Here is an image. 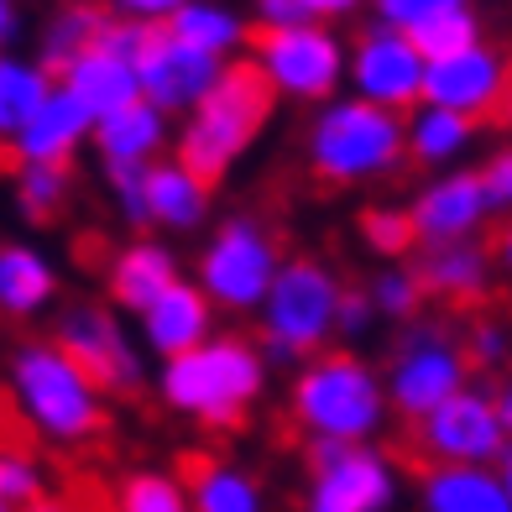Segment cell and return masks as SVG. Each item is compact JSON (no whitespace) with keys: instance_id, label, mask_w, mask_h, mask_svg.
Returning a JSON list of instances; mask_svg holds the SVG:
<instances>
[{"instance_id":"2","label":"cell","mask_w":512,"mask_h":512,"mask_svg":"<svg viewBox=\"0 0 512 512\" xmlns=\"http://www.w3.org/2000/svg\"><path fill=\"white\" fill-rule=\"evenodd\" d=\"M267 371L272 366L262 356V345L236 330H220L199 351L157 366V398L168 413L189 418V424L209 434H225V429H241L251 408L262 403Z\"/></svg>"},{"instance_id":"9","label":"cell","mask_w":512,"mask_h":512,"mask_svg":"<svg viewBox=\"0 0 512 512\" xmlns=\"http://www.w3.org/2000/svg\"><path fill=\"white\" fill-rule=\"evenodd\" d=\"M53 345L68 351L105 398H136L147 387V351L126 314H115L105 298H68L53 314Z\"/></svg>"},{"instance_id":"27","label":"cell","mask_w":512,"mask_h":512,"mask_svg":"<svg viewBox=\"0 0 512 512\" xmlns=\"http://www.w3.org/2000/svg\"><path fill=\"white\" fill-rule=\"evenodd\" d=\"M418 512H512L497 465H424Z\"/></svg>"},{"instance_id":"40","label":"cell","mask_w":512,"mask_h":512,"mask_svg":"<svg viewBox=\"0 0 512 512\" xmlns=\"http://www.w3.org/2000/svg\"><path fill=\"white\" fill-rule=\"evenodd\" d=\"M377 309H371V298H366V283H345V298H340V314H335V340L345 345H361L371 340V330H377Z\"/></svg>"},{"instance_id":"21","label":"cell","mask_w":512,"mask_h":512,"mask_svg":"<svg viewBox=\"0 0 512 512\" xmlns=\"http://www.w3.org/2000/svg\"><path fill=\"white\" fill-rule=\"evenodd\" d=\"M58 293H63V272L37 241L27 236L0 241V319L32 324L42 314H58Z\"/></svg>"},{"instance_id":"18","label":"cell","mask_w":512,"mask_h":512,"mask_svg":"<svg viewBox=\"0 0 512 512\" xmlns=\"http://www.w3.org/2000/svg\"><path fill=\"white\" fill-rule=\"evenodd\" d=\"M173 283H183V262L162 236H131L105 262V304L115 314H147Z\"/></svg>"},{"instance_id":"6","label":"cell","mask_w":512,"mask_h":512,"mask_svg":"<svg viewBox=\"0 0 512 512\" xmlns=\"http://www.w3.org/2000/svg\"><path fill=\"white\" fill-rule=\"evenodd\" d=\"M345 283L324 256H288L277 283L267 293L262 314V356L267 366H304L324 351H335V314H340Z\"/></svg>"},{"instance_id":"11","label":"cell","mask_w":512,"mask_h":512,"mask_svg":"<svg viewBox=\"0 0 512 512\" xmlns=\"http://www.w3.org/2000/svg\"><path fill=\"white\" fill-rule=\"evenodd\" d=\"M507 445H512V429L502 418V403L481 382H471L413 424V455L424 465H497Z\"/></svg>"},{"instance_id":"29","label":"cell","mask_w":512,"mask_h":512,"mask_svg":"<svg viewBox=\"0 0 512 512\" xmlns=\"http://www.w3.org/2000/svg\"><path fill=\"white\" fill-rule=\"evenodd\" d=\"M408 121V162L424 173H450L460 157H471V147L481 142V126L465 121L455 110H439V105H418Z\"/></svg>"},{"instance_id":"30","label":"cell","mask_w":512,"mask_h":512,"mask_svg":"<svg viewBox=\"0 0 512 512\" xmlns=\"http://www.w3.org/2000/svg\"><path fill=\"white\" fill-rule=\"evenodd\" d=\"M58 79L37 63V53H0V147H11L27 121L48 105Z\"/></svg>"},{"instance_id":"45","label":"cell","mask_w":512,"mask_h":512,"mask_svg":"<svg viewBox=\"0 0 512 512\" xmlns=\"http://www.w3.org/2000/svg\"><path fill=\"white\" fill-rule=\"evenodd\" d=\"M497 476H502V486H507V502H512V445H507V455L497 460Z\"/></svg>"},{"instance_id":"31","label":"cell","mask_w":512,"mask_h":512,"mask_svg":"<svg viewBox=\"0 0 512 512\" xmlns=\"http://www.w3.org/2000/svg\"><path fill=\"white\" fill-rule=\"evenodd\" d=\"M100 27H105L100 6H84V0L79 6H53L48 16H42V27H37V63L58 79L68 63L84 58L100 42Z\"/></svg>"},{"instance_id":"44","label":"cell","mask_w":512,"mask_h":512,"mask_svg":"<svg viewBox=\"0 0 512 512\" xmlns=\"http://www.w3.org/2000/svg\"><path fill=\"white\" fill-rule=\"evenodd\" d=\"M27 512H89L79 497H68V492H48V497H42V502H32Z\"/></svg>"},{"instance_id":"3","label":"cell","mask_w":512,"mask_h":512,"mask_svg":"<svg viewBox=\"0 0 512 512\" xmlns=\"http://www.w3.org/2000/svg\"><path fill=\"white\" fill-rule=\"evenodd\" d=\"M304 168L324 189H371L408 168V121L356 95L319 105L304 126Z\"/></svg>"},{"instance_id":"26","label":"cell","mask_w":512,"mask_h":512,"mask_svg":"<svg viewBox=\"0 0 512 512\" xmlns=\"http://www.w3.org/2000/svg\"><path fill=\"white\" fill-rule=\"evenodd\" d=\"M58 84L74 95L95 121H105V115H115V110H126V105H136L142 100V84H136V63L131 58H121V53H110V48H89L84 58H74L58 74Z\"/></svg>"},{"instance_id":"5","label":"cell","mask_w":512,"mask_h":512,"mask_svg":"<svg viewBox=\"0 0 512 512\" xmlns=\"http://www.w3.org/2000/svg\"><path fill=\"white\" fill-rule=\"evenodd\" d=\"M272 115H277V95L267 89V79L246 58H236V63H225L220 84L178 121V136H173L178 152L173 157L183 168H194L204 183H220L267 136Z\"/></svg>"},{"instance_id":"17","label":"cell","mask_w":512,"mask_h":512,"mask_svg":"<svg viewBox=\"0 0 512 512\" xmlns=\"http://www.w3.org/2000/svg\"><path fill=\"white\" fill-rule=\"evenodd\" d=\"M371 21L403 32L424 63H439V58H455L465 48L486 42L481 32V11L471 0H377L371 6Z\"/></svg>"},{"instance_id":"35","label":"cell","mask_w":512,"mask_h":512,"mask_svg":"<svg viewBox=\"0 0 512 512\" xmlns=\"http://www.w3.org/2000/svg\"><path fill=\"white\" fill-rule=\"evenodd\" d=\"M366 298H371V309H377L382 324H418V314H424V283H418V272L408 262H392V267H377L371 272V283H366Z\"/></svg>"},{"instance_id":"13","label":"cell","mask_w":512,"mask_h":512,"mask_svg":"<svg viewBox=\"0 0 512 512\" xmlns=\"http://www.w3.org/2000/svg\"><path fill=\"white\" fill-rule=\"evenodd\" d=\"M408 220H413L418 251H434V246L481 241L486 225L497 220V209L486 199L481 168H450V173H434L429 183H418V194L408 199Z\"/></svg>"},{"instance_id":"38","label":"cell","mask_w":512,"mask_h":512,"mask_svg":"<svg viewBox=\"0 0 512 512\" xmlns=\"http://www.w3.org/2000/svg\"><path fill=\"white\" fill-rule=\"evenodd\" d=\"M105 194L136 236H152L147 230V168H105Z\"/></svg>"},{"instance_id":"12","label":"cell","mask_w":512,"mask_h":512,"mask_svg":"<svg viewBox=\"0 0 512 512\" xmlns=\"http://www.w3.org/2000/svg\"><path fill=\"white\" fill-rule=\"evenodd\" d=\"M424 74L429 63L403 32L382 21H361L345 42V95H356L377 110L413 115L424 105Z\"/></svg>"},{"instance_id":"24","label":"cell","mask_w":512,"mask_h":512,"mask_svg":"<svg viewBox=\"0 0 512 512\" xmlns=\"http://www.w3.org/2000/svg\"><path fill=\"white\" fill-rule=\"evenodd\" d=\"M178 481L194 512H267V486L241 460L189 450L178 460Z\"/></svg>"},{"instance_id":"1","label":"cell","mask_w":512,"mask_h":512,"mask_svg":"<svg viewBox=\"0 0 512 512\" xmlns=\"http://www.w3.org/2000/svg\"><path fill=\"white\" fill-rule=\"evenodd\" d=\"M6 403L16 424L53 450H84L110 429V398L58 351L53 335L16 340L6 356Z\"/></svg>"},{"instance_id":"14","label":"cell","mask_w":512,"mask_h":512,"mask_svg":"<svg viewBox=\"0 0 512 512\" xmlns=\"http://www.w3.org/2000/svg\"><path fill=\"white\" fill-rule=\"evenodd\" d=\"M403 497L398 460L377 445H351L309 471L304 512H392Z\"/></svg>"},{"instance_id":"41","label":"cell","mask_w":512,"mask_h":512,"mask_svg":"<svg viewBox=\"0 0 512 512\" xmlns=\"http://www.w3.org/2000/svg\"><path fill=\"white\" fill-rule=\"evenodd\" d=\"M481 183H486V199H492L497 215L512 220V142H502L497 152H486V162H481Z\"/></svg>"},{"instance_id":"20","label":"cell","mask_w":512,"mask_h":512,"mask_svg":"<svg viewBox=\"0 0 512 512\" xmlns=\"http://www.w3.org/2000/svg\"><path fill=\"white\" fill-rule=\"evenodd\" d=\"M89 142H95V115L58 84L6 152L16 157V168H74V157Z\"/></svg>"},{"instance_id":"22","label":"cell","mask_w":512,"mask_h":512,"mask_svg":"<svg viewBox=\"0 0 512 512\" xmlns=\"http://www.w3.org/2000/svg\"><path fill=\"white\" fill-rule=\"evenodd\" d=\"M418 283H424V298L434 304H450V309H471L481 304L497 283V262H492V246L471 241V246H434V251H413Z\"/></svg>"},{"instance_id":"46","label":"cell","mask_w":512,"mask_h":512,"mask_svg":"<svg viewBox=\"0 0 512 512\" xmlns=\"http://www.w3.org/2000/svg\"><path fill=\"white\" fill-rule=\"evenodd\" d=\"M497 403H502V418H507V424H512V377L497 387Z\"/></svg>"},{"instance_id":"10","label":"cell","mask_w":512,"mask_h":512,"mask_svg":"<svg viewBox=\"0 0 512 512\" xmlns=\"http://www.w3.org/2000/svg\"><path fill=\"white\" fill-rule=\"evenodd\" d=\"M382 382H387V408L408 418V424H418L439 403H450L455 392L471 387V361L460 351V335H450L434 319H418L392 345Z\"/></svg>"},{"instance_id":"33","label":"cell","mask_w":512,"mask_h":512,"mask_svg":"<svg viewBox=\"0 0 512 512\" xmlns=\"http://www.w3.org/2000/svg\"><path fill=\"white\" fill-rule=\"evenodd\" d=\"M110 512H194L189 492H183L178 471H162V465H136L115 481L110 492Z\"/></svg>"},{"instance_id":"48","label":"cell","mask_w":512,"mask_h":512,"mask_svg":"<svg viewBox=\"0 0 512 512\" xmlns=\"http://www.w3.org/2000/svg\"><path fill=\"white\" fill-rule=\"evenodd\" d=\"M0 512H16V507H6V502H0Z\"/></svg>"},{"instance_id":"8","label":"cell","mask_w":512,"mask_h":512,"mask_svg":"<svg viewBox=\"0 0 512 512\" xmlns=\"http://www.w3.org/2000/svg\"><path fill=\"white\" fill-rule=\"evenodd\" d=\"M246 63L267 79L277 100L330 105L345 89V37L335 27H256L246 42Z\"/></svg>"},{"instance_id":"28","label":"cell","mask_w":512,"mask_h":512,"mask_svg":"<svg viewBox=\"0 0 512 512\" xmlns=\"http://www.w3.org/2000/svg\"><path fill=\"white\" fill-rule=\"evenodd\" d=\"M162 27H168L178 42L199 48L204 58H215V63L246 58V42H251V21L236 6H225V0H178Z\"/></svg>"},{"instance_id":"43","label":"cell","mask_w":512,"mask_h":512,"mask_svg":"<svg viewBox=\"0 0 512 512\" xmlns=\"http://www.w3.org/2000/svg\"><path fill=\"white\" fill-rule=\"evenodd\" d=\"M492 262H497V272L512 277V220L492 230Z\"/></svg>"},{"instance_id":"37","label":"cell","mask_w":512,"mask_h":512,"mask_svg":"<svg viewBox=\"0 0 512 512\" xmlns=\"http://www.w3.org/2000/svg\"><path fill=\"white\" fill-rule=\"evenodd\" d=\"M351 0H256V27H335V16H351Z\"/></svg>"},{"instance_id":"49","label":"cell","mask_w":512,"mask_h":512,"mask_svg":"<svg viewBox=\"0 0 512 512\" xmlns=\"http://www.w3.org/2000/svg\"><path fill=\"white\" fill-rule=\"evenodd\" d=\"M507 429H512V424H507Z\"/></svg>"},{"instance_id":"42","label":"cell","mask_w":512,"mask_h":512,"mask_svg":"<svg viewBox=\"0 0 512 512\" xmlns=\"http://www.w3.org/2000/svg\"><path fill=\"white\" fill-rule=\"evenodd\" d=\"M21 32H27V11L16 0H0V53H16Z\"/></svg>"},{"instance_id":"25","label":"cell","mask_w":512,"mask_h":512,"mask_svg":"<svg viewBox=\"0 0 512 512\" xmlns=\"http://www.w3.org/2000/svg\"><path fill=\"white\" fill-rule=\"evenodd\" d=\"M89 147L100 152L105 168H152L173 147V121L157 105L136 100L126 110L105 115V121H95V142Z\"/></svg>"},{"instance_id":"32","label":"cell","mask_w":512,"mask_h":512,"mask_svg":"<svg viewBox=\"0 0 512 512\" xmlns=\"http://www.w3.org/2000/svg\"><path fill=\"white\" fill-rule=\"evenodd\" d=\"M11 199L27 225H53V220H63L68 199H74V168H16Z\"/></svg>"},{"instance_id":"19","label":"cell","mask_w":512,"mask_h":512,"mask_svg":"<svg viewBox=\"0 0 512 512\" xmlns=\"http://www.w3.org/2000/svg\"><path fill=\"white\" fill-rule=\"evenodd\" d=\"M215 335H220V314H215V304L199 293L194 277L173 283L147 314H136V340H142L147 356H157V366L199 351V345L215 340Z\"/></svg>"},{"instance_id":"16","label":"cell","mask_w":512,"mask_h":512,"mask_svg":"<svg viewBox=\"0 0 512 512\" xmlns=\"http://www.w3.org/2000/svg\"><path fill=\"white\" fill-rule=\"evenodd\" d=\"M512 89V53H502L497 42H476L455 58L429 63L424 74V105L455 110L465 121H497V110Z\"/></svg>"},{"instance_id":"39","label":"cell","mask_w":512,"mask_h":512,"mask_svg":"<svg viewBox=\"0 0 512 512\" xmlns=\"http://www.w3.org/2000/svg\"><path fill=\"white\" fill-rule=\"evenodd\" d=\"M460 351H465V361H471V366H502V361H507V351H512V330H507V319H497V314L471 319V330L460 335Z\"/></svg>"},{"instance_id":"4","label":"cell","mask_w":512,"mask_h":512,"mask_svg":"<svg viewBox=\"0 0 512 512\" xmlns=\"http://www.w3.org/2000/svg\"><path fill=\"white\" fill-rule=\"evenodd\" d=\"M387 382L361 351H324L304 361L288 382V418L298 434L330 445H377L387 429Z\"/></svg>"},{"instance_id":"34","label":"cell","mask_w":512,"mask_h":512,"mask_svg":"<svg viewBox=\"0 0 512 512\" xmlns=\"http://www.w3.org/2000/svg\"><path fill=\"white\" fill-rule=\"evenodd\" d=\"M356 236L361 246L377 256L382 267L392 262H413V251H418V236H413V220H408V204H366L361 215H356Z\"/></svg>"},{"instance_id":"7","label":"cell","mask_w":512,"mask_h":512,"mask_svg":"<svg viewBox=\"0 0 512 512\" xmlns=\"http://www.w3.org/2000/svg\"><path fill=\"white\" fill-rule=\"evenodd\" d=\"M283 262H288L283 236L262 215H225L194 256V283L215 304V314L246 319L262 314Z\"/></svg>"},{"instance_id":"15","label":"cell","mask_w":512,"mask_h":512,"mask_svg":"<svg viewBox=\"0 0 512 512\" xmlns=\"http://www.w3.org/2000/svg\"><path fill=\"white\" fill-rule=\"evenodd\" d=\"M225 63L204 58L199 48H189V42H178L168 27H147L142 32V48H136V84H142V100L157 105L162 115H189L209 89L220 84Z\"/></svg>"},{"instance_id":"23","label":"cell","mask_w":512,"mask_h":512,"mask_svg":"<svg viewBox=\"0 0 512 512\" xmlns=\"http://www.w3.org/2000/svg\"><path fill=\"white\" fill-rule=\"evenodd\" d=\"M215 215V183H204L178 157H162L147 168V230L162 236H194Z\"/></svg>"},{"instance_id":"47","label":"cell","mask_w":512,"mask_h":512,"mask_svg":"<svg viewBox=\"0 0 512 512\" xmlns=\"http://www.w3.org/2000/svg\"><path fill=\"white\" fill-rule=\"evenodd\" d=\"M497 126L512 136V89H507V100H502V110H497Z\"/></svg>"},{"instance_id":"36","label":"cell","mask_w":512,"mask_h":512,"mask_svg":"<svg viewBox=\"0 0 512 512\" xmlns=\"http://www.w3.org/2000/svg\"><path fill=\"white\" fill-rule=\"evenodd\" d=\"M53 486H48V465L32 445H21V439H0V502L27 512L32 502H42Z\"/></svg>"}]
</instances>
